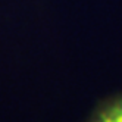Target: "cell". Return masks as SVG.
Listing matches in <instances>:
<instances>
[{"label":"cell","mask_w":122,"mask_h":122,"mask_svg":"<svg viewBox=\"0 0 122 122\" xmlns=\"http://www.w3.org/2000/svg\"><path fill=\"white\" fill-rule=\"evenodd\" d=\"M94 122H122V100L110 104L103 112H100Z\"/></svg>","instance_id":"cell-1"}]
</instances>
